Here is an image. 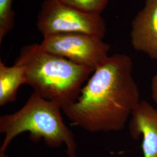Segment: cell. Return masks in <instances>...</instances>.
Masks as SVG:
<instances>
[{
  "label": "cell",
  "instance_id": "6da1fadb",
  "mask_svg": "<svg viewBox=\"0 0 157 157\" xmlns=\"http://www.w3.org/2000/svg\"><path fill=\"white\" fill-rule=\"evenodd\" d=\"M133 66L128 55L108 56L91 74L76 101L62 109L64 114L74 125L91 133L124 129L140 102Z\"/></svg>",
  "mask_w": 157,
  "mask_h": 157
},
{
  "label": "cell",
  "instance_id": "7a4b0ae2",
  "mask_svg": "<svg viewBox=\"0 0 157 157\" xmlns=\"http://www.w3.org/2000/svg\"><path fill=\"white\" fill-rule=\"evenodd\" d=\"M15 64L25 70V84L61 108L76 101L94 70L42 50L39 44L23 47Z\"/></svg>",
  "mask_w": 157,
  "mask_h": 157
},
{
  "label": "cell",
  "instance_id": "3957f363",
  "mask_svg": "<svg viewBox=\"0 0 157 157\" xmlns=\"http://www.w3.org/2000/svg\"><path fill=\"white\" fill-rule=\"evenodd\" d=\"M56 104L33 92L20 109L0 118V133L4 139L0 148V157L6 152L12 141L24 132H29L32 140L43 139L50 147L65 144L68 157H76L77 144L73 133L64 123Z\"/></svg>",
  "mask_w": 157,
  "mask_h": 157
},
{
  "label": "cell",
  "instance_id": "277c9868",
  "mask_svg": "<svg viewBox=\"0 0 157 157\" xmlns=\"http://www.w3.org/2000/svg\"><path fill=\"white\" fill-rule=\"evenodd\" d=\"M37 27L43 37L58 34L84 33L103 38L107 26L101 15L81 11L60 0H44Z\"/></svg>",
  "mask_w": 157,
  "mask_h": 157
},
{
  "label": "cell",
  "instance_id": "5b68a950",
  "mask_svg": "<svg viewBox=\"0 0 157 157\" xmlns=\"http://www.w3.org/2000/svg\"><path fill=\"white\" fill-rule=\"evenodd\" d=\"M39 45L43 50L94 70L106 60L110 49L103 38L84 33L45 36Z\"/></svg>",
  "mask_w": 157,
  "mask_h": 157
},
{
  "label": "cell",
  "instance_id": "8992f818",
  "mask_svg": "<svg viewBox=\"0 0 157 157\" xmlns=\"http://www.w3.org/2000/svg\"><path fill=\"white\" fill-rule=\"evenodd\" d=\"M130 39L135 50L157 60V0H145L132 22Z\"/></svg>",
  "mask_w": 157,
  "mask_h": 157
},
{
  "label": "cell",
  "instance_id": "52a82bcc",
  "mask_svg": "<svg viewBox=\"0 0 157 157\" xmlns=\"http://www.w3.org/2000/svg\"><path fill=\"white\" fill-rule=\"evenodd\" d=\"M129 129L133 139L142 137L143 157H157V109L140 101L132 113Z\"/></svg>",
  "mask_w": 157,
  "mask_h": 157
},
{
  "label": "cell",
  "instance_id": "ba28073f",
  "mask_svg": "<svg viewBox=\"0 0 157 157\" xmlns=\"http://www.w3.org/2000/svg\"><path fill=\"white\" fill-rule=\"evenodd\" d=\"M25 84V70L14 64L8 67L0 61V105L4 106L17 100L19 87Z\"/></svg>",
  "mask_w": 157,
  "mask_h": 157
},
{
  "label": "cell",
  "instance_id": "9c48e42d",
  "mask_svg": "<svg viewBox=\"0 0 157 157\" xmlns=\"http://www.w3.org/2000/svg\"><path fill=\"white\" fill-rule=\"evenodd\" d=\"M13 0H0V43L15 26Z\"/></svg>",
  "mask_w": 157,
  "mask_h": 157
},
{
  "label": "cell",
  "instance_id": "30bf717a",
  "mask_svg": "<svg viewBox=\"0 0 157 157\" xmlns=\"http://www.w3.org/2000/svg\"><path fill=\"white\" fill-rule=\"evenodd\" d=\"M65 4L81 11L95 15H101L109 0H60Z\"/></svg>",
  "mask_w": 157,
  "mask_h": 157
},
{
  "label": "cell",
  "instance_id": "8fae6325",
  "mask_svg": "<svg viewBox=\"0 0 157 157\" xmlns=\"http://www.w3.org/2000/svg\"><path fill=\"white\" fill-rule=\"evenodd\" d=\"M151 91L152 100L157 105V73L152 78Z\"/></svg>",
  "mask_w": 157,
  "mask_h": 157
}]
</instances>
